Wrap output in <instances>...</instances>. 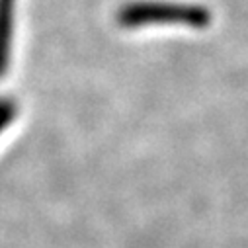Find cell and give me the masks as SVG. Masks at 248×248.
Segmentation results:
<instances>
[{"label":"cell","mask_w":248,"mask_h":248,"mask_svg":"<svg viewBox=\"0 0 248 248\" xmlns=\"http://www.w3.org/2000/svg\"><path fill=\"white\" fill-rule=\"evenodd\" d=\"M211 10L202 4L168 2V0H133L117 12V24L127 30L145 26H186L205 30L211 24Z\"/></svg>","instance_id":"obj_1"},{"label":"cell","mask_w":248,"mask_h":248,"mask_svg":"<svg viewBox=\"0 0 248 248\" xmlns=\"http://www.w3.org/2000/svg\"><path fill=\"white\" fill-rule=\"evenodd\" d=\"M16 0H0V77H4L14 37V16H16Z\"/></svg>","instance_id":"obj_2"},{"label":"cell","mask_w":248,"mask_h":248,"mask_svg":"<svg viewBox=\"0 0 248 248\" xmlns=\"http://www.w3.org/2000/svg\"><path fill=\"white\" fill-rule=\"evenodd\" d=\"M16 104L12 102V100H0V131L2 129H6L10 123H12V119L16 117Z\"/></svg>","instance_id":"obj_3"}]
</instances>
